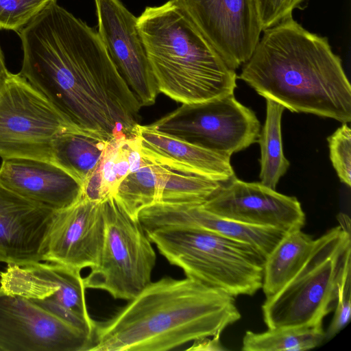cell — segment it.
Wrapping results in <instances>:
<instances>
[{
    "label": "cell",
    "instance_id": "obj_15",
    "mask_svg": "<svg viewBox=\"0 0 351 351\" xmlns=\"http://www.w3.org/2000/svg\"><path fill=\"white\" fill-rule=\"evenodd\" d=\"M55 211L0 184V262L23 266L43 261Z\"/></svg>",
    "mask_w": 351,
    "mask_h": 351
},
{
    "label": "cell",
    "instance_id": "obj_14",
    "mask_svg": "<svg viewBox=\"0 0 351 351\" xmlns=\"http://www.w3.org/2000/svg\"><path fill=\"white\" fill-rule=\"evenodd\" d=\"M103 202L82 197L56 210L43 250V261L80 271L99 262L104 234Z\"/></svg>",
    "mask_w": 351,
    "mask_h": 351
},
{
    "label": "cell",
    "instance_id": "obj_6",
    "mask_svg": "<svg viewBox=\"0 0 351 351\" xmlns=\"http://www.w3.org/2000/svg\"><path fill=\"white\" fill-rule=\"evenodd\" d=\"M339 225L315 239L308 258L278 293L262 305L267 328L322 325L335 309L338 288L351 265L349 217L337 216Z\"/></svg>",
    "mask_w": 351,
    "mask_h": 351
},
{
    "label": "cell",
    "instance_id": "obj_4",
    "mask_svg": "<svg viewBox=\"0 0 351 351\" xmlns=\"http://www.w3.org/2000/svg\"><path fill=\"white\" fill-rule=\"evenodd\" d=\"M137 26L159 93L182 104L234 93L235 71L171 0L147 7Z\"/></svg>",
    "mask_w": 351,
    "mask_h": 351
},
{
    "label": "cell",
    "instance_id": "obj_11",
    "mask_svg": "<svg viewBox=\"0 0 351 351\" xmlns=\"http://www.w3.org/2000/svg\"><path fill=\"white\" fill-rule=\"evenodd\" d=\"M91 343L76 327L0 287V351H89Z\"/></svg>",
    "mask_w": 351,
    "mask_h": 351
},
{
    "label": "cell",
    "instance_id": "obj_2",
    "mask_svg": "<svg viewBox=\"0 0 351 351\" xmlns=\"http://www.w3.org/2000/svg\"><path fill=\"white\" fill-rule=\"evenodd\" d=\"M293 112L351 121V86L327 37L293 17L263 31L238 77Z\"/></svg>",
    "mask_w": 351,
    "mask_h": 351
},
{
    "label": "cell",
    "instance_id": "obj_28",
    "mask_svg": "<svg viewBox=\"0 0 351 351\" xmlns=\"http://www.w3.org/2000/svg\"><path fill=\"white\" fill-rule=\"evenodd\" d=\"M330 158L340 180L351 186V130L346 123H342L327 138Z\"/></svg>",
    "mask_w": 351,
    "mask_h": 351
},
{
    "label": "cell",
    "instance_id": "obj_13",
    "mask_svg": "<svg viewBox=\"0 0 351 351\" xmlns=\"http://www.w3.org/2000/svg\"><path fill=\"white\" fill-rule=\"evenodd\" d=\"M202 206L232 221L271 227L289 232L302 229L305 214L295 197L279 193L260 182H246L233 177Z\"/></svg>",
    "mask_w": 351,
    "mask_h": 351
},
{
    "label": "cell",
    "instance_id": "obj_18",
    "mask_svg": "<svg viewBox=\"0 0 351 351\" xmlns=\"http://www.w3.org/2000/svg\"><path fill=\"white\" fill-rule=\"evenodd\" d=\"M0 184L53 210L72 205L82 195V185L69 173L51 162L35 159H3Z\"/></svg>",
    "mask_w": 351,
    "mask_h": 351
},
{
    "label": "cell",
    "instance_id": "obj_3",
    "mask_svg": "<svg viewBox=\"0 0 351 351\" xmlns=\"http://www.w3.org/2000/svg\"><path fill=\"white\" fill-rule=\"evenodd\" d=\"M110 319L96 323L89 351H166L221 336L241 319L235 297L189 278L151 282Z\"/></svg>",
    "mask_w": 351,
    "mask_h": 351
},
{
    "label": "cell",
    "instance_id": "obj_16",
    "mask_svg": "<svg viewBox=\"0 0 351 351\" xmlns=\"http://www.w3.org/2000/svg\"><path fill=\"white\" fill-rule=\"evenodd\" d=\"M138 220L146 232L175 227L210 230L251 245L265 258L287 232L276 228L228 219L208 211L199 204L157 202L143 209L138 214Z\"/></svg>",
    "mask_w": 351,
    "mask_h": 351
},
{
    "label": "cell",
    "instance_id": "obj_20",
    "mask_svg": "<svg viewBox=\"0 0 351 351\" xmlns=\"http://www.w3.org/2000/svg\"><path fill=\"white\" fill-rule=\"evenodd\" d=\"M130 171L118 186L112 197L134 219L140 212L160 201L164 167L143 155L136 135L128 138Z\"/></svg>",
    "mask_w": 351,
    "mask_h": 351
},
{
    "label": "cell",
    "instance_id": "obj_19",
    "mask_svg": "<svg viewBox=\"0 0 351 351\" xmlns=\"http://www.w3.org/2000/svg\"><path fill=\"white\" fill-rule=\"evenodd\" d=\"M134 134L145 156L167 167L197 174L221 183L235 176L230 157L159 131L137 124Z\"/></svg>",
    "mask_w": 351,
    "mask_h": 351
},
{
    "label": "cell",
    "instance_id": "obj_23",
    "mask_svg": "<svg viewBox=\"0 0 351 351\" xmlns=\"http://www.w3.org/2000/svg\"><path fill=\"white\" fill-rule=\"evenodd\" d=\"M129 137H116L108 141L99 163L83 184V196L95 202H104L112 197L130 171Z\"/></svg>",
    "mask_w": 351,
    "mask_h": 351
},
{
    "label": "cell",
    "instance_id": "obj_26",
    "mask_svg": "<svg viewBox=\"0 0 351 351\" xmlns=\"http://www.w3.org/2000/svg\"><path fill=\"white\" fill-rule=\"evenodd\" d=\"M162 165L165 176L159 202L202 204L219 190L222 184L197 174Z\"/></svg>",
    "mask_w": 351,
    "mask_h": 351
},
{
    "label": "cell",
    "instance_id": "obj_31",
    "mask_svg": "<svg viewBox=\"0 0 351 351\" xmlns=\"http://www.w3.org/2000/svg\"><path fill=\"white\" fill-rule=\"evenodd\" d=\"M226 350L221 343L220 336L206 337L193 341L189 351H222Z\"/></svg>",
    "mask_w": 351,
    "mask_h": 351
},
{
    "label": "cell",
    "instance_id": "obj_12",
    "mask_svg": "<svg viewBox=\"0 0 351 351\" xmlns=\"http://www.w3.org/2000/svg\"><path fill=\"white\" fill-rule=\"evenodd\" d=\"M98 35L117 71L141 107L153 105L159 90L137 26L119 0H94Z\"/></svg>",
    "mask_w": 351,
    "mask_h": 351
},
{
    "label": "cell",
    "instance_id": "obj_25",
    "mask_svg": "<svg viewBox=\"0 0 351 351\" xmlns=\"http://www.w3.org/2000/svg\"><path fill=\"white\" fill-rule=\"evenodd\" d=\"M322 325L268 328L263 332H245L243 351H298L319 346L324 341Z\"/></svg>",
    "mask_w": 351,
    "mask_h": 351
},
{
    "label": "cell",
    "instance_id": "obj_32",
    "mask_svg": "<svg viewBox=\"0 0 351 351\" xmlns=\"http://www.w3.org/2000/svg\"><path fill=\"white\" fill-rule=\"evenodd\" d=\"M10 74V72L6 67L4 55L0 46V88L5 82Z\"/></svg>",
    "mask_w": 351,
    "mask_h": 351
},
{
    "label": "cell",
    "instance_id": "obj_7",
    "mask_svg": "<svg viewBox=\"0 0 351 351\" xmlns=\"http://www.w3.org/2000/svg\"><path fill=\"white\" fill-rule=\"evenodd\" d=\"M105 234L98 264L83 278L86 289L130 300L151 282L156 256L138 221L110 197L103 202Z\"/></svg>",
    "mask_w": 351,
    "mask_h": 351
},
{
    "label": "cell",
    "instance_id": "obj_10",
    "mask_svg": "<svg viewBox=\"0 0 351 351\" xmlns=\"http://www.w3.org/2000/svg\"><path fill=\"white\" fill-rule=\"evenodd\" d=\"M236 70L252 55L263 32L254 0H171Z\"/></svg>",
    "mask_w": 351,
    "mask_h": 351
},
{
    "label": "cell",
    "instance_id": "obj_21",
    "mask_svg": "<svg viewBox=\"0 0 351 351\" xmlns=\"http://www.w3.org/2000/svg\"><path fill=\"white\" fill-rule=\"evenodd\" d=\"M108 141L81 130L64 132L53 141L52 162L83 186L99 163Z\"/></svg>",
    "mask_w": 351,
    "mask_h": 351
},
{
    "label": "cell",
    "instance_id": "obj_8",
    "mask_svg": "<svg viewBox=\"0 0 351 351\" xmlns=\"http://www.w3.org/2000/svg\"><path fill=\"white\" fill-rule=\"evenodd\" d=\"M73 125L21 74L10 73L0 88V157L52 162L53 139Z\"/></svg>",
    "mask_w": 351,
    "mask_h": 351
},
{
    "label": "cell",
    "instance_id": "obj_17",
    "mask_svg": "<svg viewBox=\"0 0 351 351\" xmlns=\"http://www.w3.org/2000/svg\"><path fill=\"white\" fill-rule=\"evenodd\" d=\"M0 287L30 300H49L87 320L83 278L80 271L48 262L23 266L8 264L0 272Z\"/></svg>",
    "mask_w": 351,
    "mask_h": 351
},
{
    "label": "cell",
    "instance_id": "obj_24",
    "mask_svg": "<svg viewBox=\"0 0 351 351\" xmlns=\"http://www.w3.org/2000/svg\"><path fill=\"white\" fill-rule=\"evenodd\" d=\"M266 101V119L257 141L261 147L259 177L262 184L275 189L290 165L282 143L281 117L285 108L271 99Z\"/></svg>",
    "mask_w": 351,
    "mask_h": 351
},
{
    "label": "cell",
    "instance_id": "obj_27",
    "mask_svg": "<svg viewBox=\"0 0 351 351\" xmlns=\"http://www.w3.org/2000/svg\"><path fill=\"white\" fill-rule=\"evenodd\" d=\"M56 0H0V29L17 33Z\"/></svg>",
    "mask_w": 351,
    "mask_h": 351
},
{
    "label": "cell",
    "instance_id": "obj_1",
    "mask_svg": "<svg viewBox=\"0 0 351 351\" xmlns=\"http://www.w3.org/2000/svg\"><path fill=\"white\" fill-rule=\"evenodd\" d=\"M18 34L20 74L73 125L106 141L134 135L141 106L97 32L56 0Z\"/></svg>",
    "mask_w": 351,
    "mask_h": 351
},
{
    "label": "cell",
    "instance_id": "obj_5",
    "mask_svg": "<svg viewBox=\"0 0 351 351\" xmlns=\"http://www.w3.org/2000/svg\"><path fill=\"white\" fill-rule=\"evenodd\" d=\"M186 278L234 297L261 289L265 258L253 246L205 229L162 228L146 232Z\"/></svg>",
    "mask_w": 351,
    "mask_h": 351
},
{
    "label": "cell",
    "instance_id": "obj_22",
    "mask_svg": "<svg viewBox=\"0 0 351 351\" xmlns=\"http://www.w3.org/2000/svg\"><path fill=\"white\" fill-rule=\"evenodd\" d=\"M315 239L295 229L287 232L265 258L262 289L266 298L282 289L304 264Z\"/></svg>",
    "mask_w": 351,
    "mask_h": 351
},
{
    "label": "cell",
    "instance_id": "obj_30",
    "mask_svg": "<svg viewBox=\"0 0 351 351\" xmlns=\"http://www.w3.org/2000/svg\"><path fill=\"white\" fill-rule=\"evenodd\" d=\"M262 31L292 17L295 9H302L308 0H254Z\"/></svg>",
    "mask_w": 351,
    "mask_h": 351
},
{
    "label": "cell",
    "instance_id": "obj_29",
    "mask_svg": "<svg viewBox=\"0 0 351 351\" xmlns=\"http://www.w3.org/2000/svg\"><path fill=\"white\" fill-rule=\"evenodd\" d=\"M335 315L326 331L324 340L329 341L350 322L351 315V265L346 269L339 283Z\"/></svg>",
    "mask_w": 351,
    "mask_h": 351
},
{
    "label": "cell",
    "instance_id": "obj_9",
    "mask_svg": "<svg viewBox=\"0 0 351 351\" xmlns=\"http://www.w3.org/2000/svg\"><path fill=\"white\" fill-rule=\"evenodd\" d=\"M150 125L230 157L257 143L261 131L255 113L239 102L234 93L203 102L182 104Z\"/></svg>",
    "mask_w": 351,
    "mask_h": 351
}]
</instances>
